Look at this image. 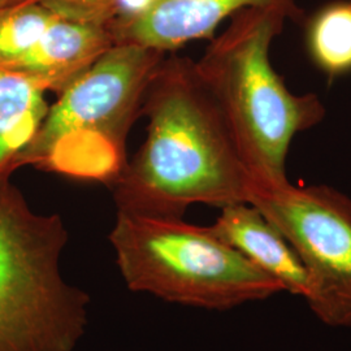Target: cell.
Returning a JSON list of instances; mask_svg holds the SVG:
<instances>
[{
	"mask_svg": "<svg viewBox=\"0 0 351 351\" xmlns=\"http://www.w3.org/2000/svg\"><path fill=\"white\" fill-rule=\"evenodd\" d=\"M165 53L113 45L58 95L20 165L110 184L124 168L128 134Z\"/></svg>",
	"mask_w": 351,
	"mask_h": 351,
	"instance_id": "obj_3",
	"label": "cell"
},
{
	"mask_svg": "<svg viewBox=\"0 0 351 351\" xmlns=\"http://www.w3.org/2000/svg\"><path fill=\"white\" fill-rule=\"evenodd\" d=\"M211 228L251 263L277 280L284 291L306 298L308 280L300 256L252 204L223 207Z\"/></svg>",
	"mask_w": 351,
	"mask_h": 351,
	"instance_id": "obj_9",
	"label": "cell"
},
{
	"mask_svg": "<svg viewBox=\"0 0 351 351\" xmlns=\"http://www.w3.org/2000/svg\"><path fill=\"white\" fill-rule=\"evenodd\" d=\"M12 3V0H0V10L8 7Z\"/></svg>",
	"mask_w": 351,
	"mask_h": 351,
	"instance_id": "obj_14",
	"label": "cell"
},
{
	"mask_svg": "<svg viewBox=\"0 0 351 351\" xmlns=\"http://www.w3.org/2000/svg\"><path fill=\"white\" fill-rule=\"evenodd\" d=\"M58 14L42 4L0 10V66L25 55Z\"/></svg>",
	"mask_w": 351,
	"mask_h": 351,
	"instance_id": "obj_12",
	"label": "cell"
},
{
	"mask_svg": "<svg viewBox=\"0 0 351 351\" xmlns=\"http://www.w3.org/2000/svg\"><path fill=\"white\" fill-rule=\"evenodd\" d=\"M252 204L284 236L306 269V301L320 322L351 326V198L326 185L256 186Z\"/></svg>",
	"mask_w": 351,
	"mask_h": 351,
	"instance_id": "obj_6",
	"label": "cell"
},
{
	"mask_svg": "<svg viewBox=\"0 0 351 351\" xmlns=\"http://www.w3.org/2000/svg\"><path fill=\"white\" fill-rule=\"evenodd\" d=\"M251 7H275L298 20L301 8L295 0H154L137 17L107 26L113 45H136L171 52L189 42L213 39L226 19Z\"/></svg>",
	"mask_w": 351,
	"mask_h": 351,
	"instance_id": "obj_7",
	"label": "cell"
},
{
	"mask_svg": "<svg viewBox=\"0 0 351 351\" xmlns=\"http://www.w3.org/2000/svg\"><path fill=\"white\" fill-rule=\"evenodd\" d=\"M68 239L58 213L0 184V351H73L85 335L90 297L60 269Z\"/></svg>",
	"mask_w": 351,
	"mask_h": 351,
	"instance_id": "obj_5",
	"label": "cell"
},
{
	"mask_svg": "<svg viewBox=\"0 0 351 351\" xmlns=\"http://www.w3.org/2000/svg\"><path fill=\"white\" fill-rule=\"evenodd\" d=\"M287 20L275 7L245 8L195 62L255 188L288 181L291 141L326 114L317 95L291 93L271 63V45Z\"/></svg>",
	"mask_w": 351,
	"mask_h": 351,
	"instance_id": "obj_2",
	"label": "cell"
},
{
	"mask_svg": "<svg viewBox=\"0 0 351 351\" xmlns=\"http://www.w3.org/2000/svg\"><path fill=\"white\" fill-rule=\"evenodd\" d=\"M112 46L107 27L56 16L25 55L0 68L32 75L59 94Z\"/></svg>",
	"mask_w": 351,
	"mask_h": 351,
	"instance_id": "obj_8",
	"label": "cell"
},
{
	"mask_svg": "<svg viewBox=\"0 0 351 351\" xmlns=\"http://www.w3.org/2000/svg\"><path fill=\"white\" fill-rule=\"evenodd\" d=\"M49 90L32 75L0 68V184L10 181L46 114Z\"/></svg>",
	"mask_w": 351,
	"mask_h": 351,
	"instance_id": "obj_10",
	"label": "cell"
},
{
	"mask_svg": "<svg viewBox=\"0 0 351 351\" xmlns=\"http://www.w3.org/2000/svg\"><path fill=\"white\" fill-rule=\"evenodd\" d=\"M104 1L106 0H12L8 7L42 4L63 19L103 26L101 14Z\"/></svg>",
	"mask_w": 351,
	"mask_h": 351,
	"instance_id": "obj_13",
	"label": "cell"
},
{
	"mask_svg": "<svg viewBox=\"0 0 351 351\" xmlns=\"http://www.w3.org/2000/svg\"><path fill=\"white\" fill-rule=\"evenodd\" d=\"M146 139L110 184L119 211L182 217L193 204L250 203L255 181L189 58H164L145 93Z\"/></svg>",
	"mask_w": 351,
	"mask_h": 351,
	"instance_id": "obj_1",
	"label": "cell"
},
{
	"mask_svg": "<svg viewBox=\"0 0 351 351\" xmlns=\"http://www.w3.org/2000/svg\"><path fill=\"white\" fill-rule=\"evenodd\" d=\"M128 288L164 301L230 310L284 291L211 226L119 211L108 236Z\"/></svg>",
	"mask_w": 351,
	"mask_h": 351,
	"instance_id": "obj_4",
	"label": "cell"
},
{
	"mask_svg": "<svg viewBox=\"0 0 351 351\" xmlns=\"http://www.w3.org/2000/svg\"><path fill=\"white\" fill-rule=\"evenodd\" d=\"M307 47L315 64L330 75L351 71V1H335L314 14Z\"/></svg>",
	"mask_w": 351,
	"mask_h": 351,
	"instance_id": "obj_11",
	"label": "cell"
}]
</instances>
